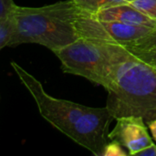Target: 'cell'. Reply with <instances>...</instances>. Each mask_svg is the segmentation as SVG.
Returning <instances> with one entry per match:
<instances>
[{
  "instance_id": "cell-1",
  "label": "cell",
  "mask_w": 156,
  "mask_h": 156,
  "mask_svg": "<svg viewBox=\"0 0 156 156\" xmlns=\"http://www.w3.org/2000/svg\"><path fill=\"white\" fill-rule=\"evenodd\" d=\"M95 41L101 46L108 59V81L104 88L108 91L106 107L114 120L137 116L142 117L146 125L155 120V68L120 44Z\"/></svg>"
},
{
  "instance_id": "cell-2",
  "label": "cell",
  "mask_w": 156,
  "mask_h": 156,
  "mask_svg": "<svg viewBox=\"0 0 156 156\" xmlns=\"http://www.w3.org/2000/svg\"><path fill=\"white\" fill-rule=\"evenodd\" d=\"M79 10L74 0L39 7L16 5L10 15L11 36L6 47L35 43L54 52L75 42L80 37L75 26Z\"/></svg>"
},
{
  "instance_id": "cell-3",
  "label": "cell",
  "mask_w": 156,
  "mask_h": 156,
  "mask_svg": "<svg viewBox=\"0 0 156 156\" xmlns=\"http://www.w3.org/2000/svg\"><path fill=\"white\" fill-rule=\"evenodd\" d=\"M53 53L60 60L61 69L65 73L80 76L97 85L106 87L108 59L97 41L80 37Z\"/></svg>"
},
{
  "instance_id": "cell-4",
  "label": "cell",
  "mask_w": 156,
  "mask_h": 156,
  "mask_svg": "<svg viewBox=\"0 0 156 156\" xmlns=\"http://www.w3.org/2000/svg\"><path fill=\"white\" fill-rule=\"evenodd\" d=\"M75 26L80 37L120 45L135 41L156 28L128 25L118 21H102L91 13L79 10Z\"/></svg>"
},
{
  "instance_id": "cell-5",
  "label": "cell",
  "mask_w": 156,
  "mask_h": 156,
  "mask_svg": "<svg viewBox=\"0 0 156 156\" xmlns=\"http://www.w3.org/2000/svg\"><path fill=\"white\" fill-rule=\"evenodd\" d=\"M110 141L120 144L129 155H135L143 149L154 144L148 126L142 117L125 116L116 119L114 129L108 134Z\"/></svg>"
},
{
  "instance_id": "cell-6",
  "label": "cell",
  "mask_w": 156,
  "mask_h": 156,
  "mask_svg": "<svg viewBox=\"0 0 156 156\" xmlns=\"http://www.w3.org/2000/svg\"><path fill=\"white\" fill-rule=\"evenodd\" d=\"M93 15L102 21H118L128 25L156 28L155 19L144 15L129 3L112 6Z\"/></svg>"
},
{
  "instance_id": "cell-7",
  "label": "cell",
  "mask_w": 156,
  "mask_h": 156,
  "mask_svg": "<svg viewBox=\"0 0 156 156\" xmlns=\"http://www.w3.org/2000/svg\"><path fill=\"white\" fill-rule=\"evenodd\" d=\"M133 0H74L77 6L86 12L96 14L101 10L122 5L131 3Z\"/></svg>"
},
{
  "instance_id": "cell-8",
  "label": "cell",
  "mask_w": 156,
  "mask_h": 156,
  "mask_svg": "<svg viewBox=\"0 0 156 156\" xmlns=\"http://www.w3.org/2000/svg\"><path fill=\"white\" fill-rule=\"evenodd\" d=\"M123 47L131 52L133 51H142V50H148L156 48V29L150 34L130 42Z\"/></svg>"
},
{
  "instance_id": "cell-9",
  "label": "cell",
  "mask_w": 156,
  "mask_h": 156,
  "mask_svg": "<svg viewBox=\"0 0 156 156\" xmlns=\"http://www.w3.org/2000/svg\"><path fill=\"white\" fill-rule=\"evenodd\" d=\"M129 4L156 20V0H133Z\"/></svg>"
},
{
  "instance_id": "cell-10",
  "label": "cell",
  "mask_w": 156,
  "mask_h": 156,
  "mask_svg": "<svg viewBox=\"0 0 156 156\" xmlns=\"http://www.w3.org/2000/svg\"><path fill=\"white\" fill-rule=\"evenodd\" d=\"M128 152L125 151V148L122 147L120 144L114 141H109L105 145L102 156H127Z\"/></svg>"
},
{
  "instance_id": "cell-11",
  "label": "cell",
  "mask_w": 156,
  "mask_h": 156,
  "mask_svg": "<svg viewBox=\"0 0 156 156\" xmlns=\"http://www.w3.org/2000/svg\"><path fill=\"white\" fill-rule=\"evenodd\" d=\"M131 52V51H130ZM137 58L141 59L144 63L154 67L156 69V48L148 49V50H142V51H133L131 52Z\"/></svg>"
},
{
  "instance_id": "cell-12",
  "label": "cell",
  "mask_w": 156,
  "mask_h": 156,
  "mask_svg": "<svg viewBox=\"0 0 156 156\" xmlns=\"http://www.w3.org/2000/svg\"><path fill=\"white\" fill-rule=\"evenodd\" d=\"M11 36V20L9 18L0 21V50L7 46Z\"/></svg>"
},
{
  "instance_id": "cell-13",
  "label": "cell",
  "mask_w": 156,
  "mask_h": 156,
  "mask_svg": "<svg viewBox=\"0 0 156 156\" xmlns=\"http://www.w3.org/2000/svg\"><path fill=\"white\" fill-rule=\"evenodd\" d=\"M15 6L13 0H0V21L9 18Z\"/></svg>"
},
{
  "instance_id": "cell-14",
  "label": "cell",
  "mask_w": 156,
  "mask_h": 156,
  "mask_svg": "<svg viewBox=\"0 0 156 156\" xmlns=\"http://www.w3.org/2000/svg\"><path fill=\"white\" fill-rule=\"evenodd\" d=\"M135 155L137 156H156V144H154L142 151L138 152Z\"/></svg>"
},
{
  "instance_id": "cell-15",
  "label": "cell",
  "mask_w": 156,
  "mask_h": 156,
  "mask_svg": "<svg viewBox=\"0 0 156 156\" xmlns=\"http://www.w3.org/2000/svg\"><path fill=\"white\" fill-rule=\"evenodd\" d=\"M147 126H148V128H149V130L151 132V134H152L154 142H156V119L152 121V122H150L147 124Z\"/></svg>"
}]
</instances>
